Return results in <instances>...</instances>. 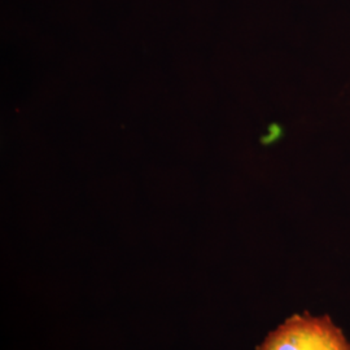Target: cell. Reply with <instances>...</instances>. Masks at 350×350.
Here are the masks:
<instances>
[{
    "instance_id": "6da1fadb",
    "label": "cell",
    "mask_w": 350,
    "mask_h": 350,
    "mask_svg": "<svg viewBox=\"0 0 350 350\" xmlns=\"http://www.w3.org/2000/svg\"><path fill=\"white\" fill-rule=\"evenodd\" d=\"M257 350H350V342L328 315L295 314L271 331Z\"/></svg>"
}]
</instances>
